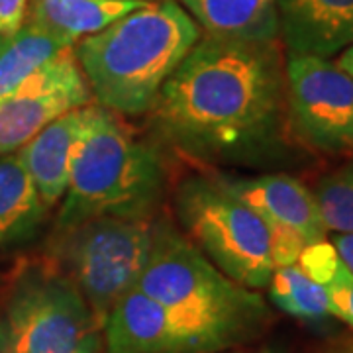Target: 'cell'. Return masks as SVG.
Here are the masks:
<instances>
[{
  "label": "cell",
  "mask_w": 353,
  "mask_h": 353,
  "mask_svg": "<svg viewBox=\"0 0 353 353\" xmlns=\"http://www.w3.org/2000/svg\"><path fill=\"white\" fill-rule=\"evenodd\" d=\"M332 243L341 257V261L353 273V234H338Z\"/></svg>",
  "instance_id": "23"
},
{
  "label": "cell",
  "mask_w": 353,
  "mask_h": 353,
  "mask_svg": "<svg viewBox=\"0 0 353 353\" xmlns=\"http://www.w3.org/2000/svg\"><path fill=\"white\" fill-rule=\"evenodd\" d=\"M102 353H204V350L161 304L139 289H132L104 320Z\"/></svg>",
  "instance_id": "10"
},
{
  "label": "cell",
  "mask_w": 353,
  "mask_h": 353,
  "mask_svg": "<svg viewBox=\"0 0 353 353\" xmlns=\"http://www.w3.org/2000/svg\"><path fill=\"white\" fill-rule=\"evenodd\" d=\"M312 194L326 232L353 234V159L322 176Z\"/></svg>",
  "instance_id": "19"
},
{
  "label": "cell",
  "mask_w": 353,
  "mask_h": 353,
  "mask_svg": "<svg viewBox=\"0 0 353 353\" xmlns=\"http://www.w3.org/2000/svg\"><path fill=\"white\" fill-rule=\"evenodd\" d=\"M92 92L73 48L0 94V157L16 153L55 118L92 104Z\"/></svg>",
  "instance_id": "9"
},
{
  "label": "cell",
  "mask_w": 353,
  "mask_h": 353,
  "mask_svg": "<svg viewBox=\"0 0 353 353\" xmlns=\"http://www.w3.org/2000/svg\"><path fill=\"white\" fill-rule=\"evenodd\" d=\"M143 2H152V0H143Z\"/></svg>",
  "instance_id": "27"
},
{
  "label": "cell",
  "mask_w": 353,
  "mask_h": 353,
  "mask_svg": "<svg viewBox=\"0 0 353 353\" xmlns=\"http://www.w3.org/2000/svg\"><path fill=\"white\" fill-rule=\"evenodd\" d=\"M152 116L171 145L201 161H241L269 152L287 118L277 39L201 36L167 79Z\"/></svg>",
  "instance_id": "1"
},
{
  "label": "cell",
  "mask_w": 353,
  "mask_h": 353,
  "mask_svg": "<svg viewBox=\"0 0 353 353\" xmlns=\"http://www.w3.org/2000/svg\"><path fill=\"white\" fill-rule=\"evenodd\" d=\"M136 289L161 304L204 353L253 340L271 320L259 292L224 275L165 220L155 222L152 257Z\"/></svg>",
  "instance_id": "3"
},
{
  "label": "cell",
  "mask_w": 353,
  "mask_h": 353,
  "mask_svg": "<svg viewBox=\"0 0 353 353\" xmlns=\"http://www.w3.org/2000/svg\"><path fill=\"white\" fill-rule=\"evenodd\" d=\"M341 259V257H340ZM328 296L330 314L340 318L343 324L353 330V273L343 261L322 285Z\"/></svg>",
  "instance_id": "20"
},
{
  "label": "cell",
  "mask_w": 353,
  "mask_h": 353,
  "mask_svg": "<svg viewBox=\"0 0 353 353\" xmlns=\"http://www.w3.org/2000/svg\"><path fill=\"white\" fill-rule=\"evenodd\" d=\"M87 106L55 118L16 152L48 208L61 202L67 190L71 155L85 122Z\"/></svg>",
  "instance_id": "13"
},
{
  "label": "cell",
  "mask_w": 353,
  "mask_h": 353,
  "mask_svg": "<svg viewBox=\"0 0 353 353\" xmlns=\"http://www.w3.org/2000/svg\"><path fill=\"white\" fill-rule=\"evenodd\" d=\"M336 65L340 67L345 75H350L353 79V43H350L345 50H341V55L338 57Z\"/></svg>",
  "instance_id": "25"
},
{
  "label": "cell",
  "mask_w": 353,
  "mask_h": 353,
  "mask_svg": "<svg viewBox=\"0 0 353 353\" xmlns=\"http://www.w3.org/2000/svg\"><path fill=\"white\" fill-rule=\"evenodd\" d=\"M165 190L167 167L159 152L120 114L88 104L55 230L101 216L153 220Z\"/></svg>",
  "instance_id": "4"
},
{
  "label": "cell",
  "mask_w": 353,
  "mask_h": 353,
  "mask_svg": "<svg viewBox=\"0 0 353 353\" xmlns=\"http://www.w3.org/2000/svg\"><path fill=\"white\" fill-rule=\"evenodd\" d=\"M155 222L101 216L55 230L51 257L104 326L116 303L138 287L150 263Z\"/></svg>",
  "instance_id": "6"
},
{
  "label": "cell",
  "mask_w": 353,
  "mask_h": 353,
  "mask_svg": "<svg viewBox=\"0 0 353 353\" xmlns=\"http://www.w3.org/2000/svg\"><path fill=\"white\" fill-rule=\"evenodd\" d=\"M320 353H353V336H338V338H332L328 340Z\"/></svg>",
  "instance_id": "24"
},
{
  "label": "cell",
  "mask_w": 353,
  "mask_h": 353,
  "mask_svg": "<svg viewBox=\"0 0 353 353\" xmlns=\"http://www.w3.org/2000/svg\"><path fill=\"white\" fill-rule=\"evenodd\" d=\"M267 226H269V234H271V257H273L275 269L287 267V265H296L303 250L308 245V241L292 228L277 226V224H267Z\"/></svg>",
  "instance_id": "21"
},
{
  "label": "cell",
  "mask_w": 353,
  "mask_h": 353,
  "mask_svg": "<svg viewBox=\"0 0 353 353\" xmlns=\"http://www.w3.org/2000/svg\"><path fill=\"white\" fill-rule=\"evenodd\" d=\"M30 0H0V34H12L24 26Z\"/></svg>",
  "instance_id": "22"
},
{
  "label": "cell",
  "mask_w": 353,
  "mask_h": 353,
  "mask_svg": "<svg viewBox=\"0 0 353 353\" xmlns=\"http://www.w3.org/2000/svg\"><path fill=\"white\" fill-rule=\"evenodd\" d=\"M206 36L271 41L279 38L277 0H179Z\"/></svg>",
  "instance_id": "15"
},
{
  "label": "cell",
  "mask_w": 353,
  "mask_h": 353,
  "mask_svg": "<svg viewBox=\"0 0 353 353\" xmlns=\"http://www.w3.org/2000/svg\"><path fill=\"white\" fill-rule=\"evenodd\" d=\"M257 353H279V352H275V350H263V352H257Z\"/></svg>",
  "instance_id": "26"
},
{
  "label": "cell",
  "mask_w": 353,
  "mask_h": 353,
  "mask_svg": "<svg viewBox=\"0 0 353 353\" xmlns=\"http://www.w3.org/2000/svg\"><path fill=\"white\" fill-rule=\"evenodd\" d=\"M287 122L306 148L353 152V79L326 57L289 55Z\"/></svg>",
  "instance_id": "8"
},
{
  "label": "cell",
  "mask_w": 353,
  "mask_h": 353,
  "mask_svg": "<svg viewBox=\"0 0 353 353\" xmlns=\"http://www.w3.org/2000/svg\"><path fill=\"white\" fill-rule=\"evenodd\" d=\"M224 189L248 204L267 224L292 228L308 243L326 240V228L318 212L314 194L299 179L289 175H261L252 179L214 175Z\"/></svg>",
  "instance_id": "11"
},
{
  "label": "cell",
  "mask_w": 353,
  "mask_h": 353,
  "mask_svg": "<svg viewBox=\"0 0 353 353\" xmlns=\"http://www.w3.org/2000/svg\"><path fill=\"white\" fill-rule=\"evenodd\" d=\"M69 48L73 46L30 22H24L12 34H0V94L18 87L24 79Z\"/></svg>",
  "instance_id": "17"
},
{
  "label": "cell",
  "mask_w": 353,
  "mask_h": 353,
  "mask_svg": "<svg viewBox=\"0 0 353 353\" xmlns=\"http://www.w3.org/2000/svg\"><path fill=\"white\" fill-rule=\"evenodd\" d=\"M201 36L181 2L152 0L79 39L73 51L97 104L120 116H141L152 112L167 79Z\"/></svg>",
  "instance_id": "2"
},
{
  "label": "cell",
  "mask_w": 353,
  "mask_h": 353,
  "mask_svg": "<svg viewBox=\"0 0 353 353\" xmlns=\"http://www.w3.org/2000/svg\"><path fill=\"white\" fill-rule=\"evenodd\" d=\"M145 4L143 0H30L26 22L65 43L92 36L118 18Z\"/></svg>",
  "instance_id": "14"
},
{
  "label": "cell",
  "mask_w": 353,
  "mask_h": 353,
  "mask_svg": "<svg viewBox=\"0 0 353 353\" xmlns=\"http://www.w3.org/2000/svg\"><path fill=\"white\" fill-rule=\"evenodd\" d=\"M48 206L18 153L0 157V248L28 240L48 216Z\"/></svg>",
  "instance_id": "16"
},
{
  "label": "cell",
  "mask_w": 353,
  "mask_h": 353,
  "mask_svg": "<svg viewBox=\"0 0 353 353\" xmlns=\"http://www.w3.org/2000/svg\"><path fill=\"white\" fill-rule=\"evenodd\" d=\"M0 353H102V322L53 259L18 267L0 296Z\"/></svg>",
  "instance_id": "5"
},
{
  "label": "cell",
  "mask_w": 353,
  "mask_h": 353,
  "mask_svg": "<svg viewBox=\"0 0 353 353\" xmlns=\"http://www.w3.org/2000/svg\"><path fill=\"white\" fill-rule=\"evenodd\" d=\"M271 303L279 310L306 322H318L330 316L328 296L322 285L308 277L299 265L277 267L267 285Z\"/></svg>",
  "instance_id": "18"
},
{
  "label": "cell",
  "mask_w": 353,
  "mask_h": 353,
  "mask_svg": "<svg viewBox=\"0 0 353 353\" xmlns=\"http://www.w3.org/2000/svg\"><path fill=\"white\" fill-rule=\"evenodd\" d=\"M279 36L289 55H336L353 43V0H277Z\"/></svg>",
  "instance_id": "12"
},
{
  "label": "cell",
  "mask_w": 353,
  "mask_h": 353,
  "mask_svg": "<svg viewBox=\"0 0 353 353\" xmlns=\"http://www.w3.org/2000/svg\"><path fill=\"white\" fill-rule=\"evenodd\" d=\"M175 212L183 234L224 275L253 290L269 285L275 263L267 222L214 176L187 179L176 190Z\"/></svg>",
  "instance_id": "7"
}]
</instances>
